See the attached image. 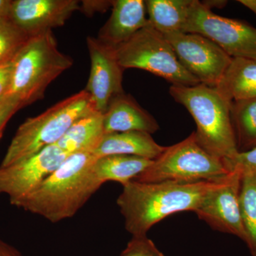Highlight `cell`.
I'll list each match as a JSON object with an SVG mask.
<instances>
[{"label": "cell", "instance_id": "f546056e", "mask_svg": "<svg viewBox=\"0 0 256 256\" xmlns=\"http://www.w3.org/2000/svg\"><path fill=\"white\" fill-rule=\"evenodd\" d=\"M12 2L11 0H0V18L9 16Z\"/></svg>", "mask_w": 256, "mask_h": 256}, {"label": "cell", "instance_id": "8fae6325", "mask_svg": "<svg viewBox=\"0 0 256 256\" xmlns=\"http://www.w3.org/2000/svg\"><path fill=\"white\" fill-rule=\"evenodd\" d=\"M69 154L53 144L10 166H0V195H6L14 205L36 190Z\"/></svg>", "mask_w": 256, "mask_h": 256}, {"label": "cell", "instance_id": "8992f818", "mask_svg": "<svg viewBox=\"0 0 256 256\" xmlns=\"http://www.w3.org/2000/svg\"><path fill=\"white\" fill-rule=\"evenodd\" d=\"M229 172L225 162L202 148L194 132L181 142L166 146L161 156L133 180L195 183L216 180Z\"/></svg>", "mask_w": 256, "mask_h": 256}, {"label": "cell", "instance_id": "ffe728a7", "mask_svg": "<svg viewBox=\"0 0 256 256\" xmlns=\"http://www.w3.org/2000/svg\"><path fill=\"white\" fill-rule=\"evenodd\" d=\"M148 22L162 34L183 32L192 0H148Z\"/></svg>", "mask_w": 256, "mask_h": 256}, {"label": "cell", "instance_id": "4fadbf2b", "mask_svg": "<svg viewBox=\"0 0 256 256\" xmlns=\"http://www.w3.org/2000/svg\"><path fill=\"white\" fill-rule=\"evenodd\" d=\"M77 0H14L9 18L30 36L60 28L75 12L80 10Z\"/></svg>", "mask_w": 256, "mask_h": 256}, {"label": "cell", "instance_id": "e0dca14e", "mask_svg": "<svg viewBox=\"0 0 256 256\" xmlns=\"http://www.w3.org/2000/svg\"><path fill=\"white\" fill-rule=\"evenodd\" d=\"M216 90L229 102L256 97V57L232 58Z\"/></svg>", "mask_w": 256, "mask_h": 256}, {"label": "cell", "instance_id": "5bb4252c", "mask_svg": "<svg viewBox=\"0 0 256 256\" xmlns=\"http://www.w3.org/2000/svg\"><path fill=\"white\" fill-rule=\"evenodd\" d=\"M146 2L142 0H116L112 13L99 32V40L116 48L128 41L148 24Z\"/></svg>", "mask_w": 256, "mask_h": 256}, {"label": "cell", "instance_id": "603a6c76", "mask_svg": "<svg viewBox=\"0 0 256 256\" xmlns=\"http://www.w3.org/2000/svg\"><path fill=\"white\" fill-rule=\"evenodd\" d=\"M9 16L0 18V64L12 62L31 38Z\"/></svg>", "mask_w": 256, "mask_h": 256}, {"label": "cell", "instance_id": "9a60e30c", "mask_svg": "<svg viewBox=\"0 0 256 256\" xmlns=\"http://www.w3.org/2000/svg\"><path fill=\"white\" fill-rule=\"evenodd\" d=\"M102 116L106 134L130 131L151 134L160 129L154 117L124 92L112 99Z\"/></svg>", "mask_w": 256, "mask_h": 256}, {"label": "cell", "instance_id": "3957f363", "mask_svg": "<svg viewBox=\"0 0 256 256\" xmlns=\"http://www.w3.org/2000/svg\"><path fill=\"white\" fill-rule=\"evenodd\" d=\"M170 94L192 114L196 124V140L202 148L225 163L238 154L230 102L214 88L202 84L194 86L172 85Z\"/></svg>", "mask_w": 256, "mask_h": 256}, {"label": "cell", "instance_id": "f1b7e54d", "mask_svg": "<svg viewBox=\"0 0 256 256\" xmlns=\"http://www.w3.org/2000/svg\"><path fill=\"white\" fill-rule=\"evenodd\" d=\"M0 256H23L21 252L9 244L0 240Z\"/></svg>", "mask_w": 256, "mask_h": 256}, {"label": "cell", "instance_id": "83f0119b", "mask_svg": "<svg viewBox=\"0 0 256 256\" xmlns=\"http://www.w3.org/2000/svg\"><path fill=\"white\" fill-rule=\"evenodd\" d=\"M114 1H82L80 10L86 15H92L96 12H104L112 6Z\"/></svg>", "mask_w": 256, "mask_h": 256}, {"label": "cell", "instance_id": "7402d4cb", "mask_svg": "<svg viewBox=\"0 0 256 256\" xmlns=\"http://www.w3.org/2000/svg\"><path fill=\"white\" fill-rule=\"evenodd\" d=\"M239 204L245 242L250 254L256 256V176L254 175L242 174Z\"/></svg>", "mask_w": 256, "mask_h": 256}, {"label": "cell", "instance_id": "7c38bea8", "mask_svg": "<svg viewBox=\"0 0 256 256\" xmlns=\"http://www.w3.org/2000/svg\"><path fill=\"white\" fill-rule=\"evenodd\" d=\"M86 42L90 70L85 89L90 94L96 110L104 114L112 99L124 92L122 82L124 69L120 65L114 47L97 37L88 36Z\"/></svg>", "mask_w": 256, "mask_h": 256}, {"label": "cell", "instance_id": "277c9868", "mask_svg": "<svg viewBox=\"0 0 256 256\" xmlns=\"http://www.w3.org/2000/svg\"><path fill=\"white\" fill-rule=\"evenodd\" d=\"M13 72L8 96L22 108L44 98L48 86L73 66L60 52L52 30L32 36L12 60Z\"/></svg>", "mask_w": 256, "mask_h": 256}, {"label": "cell", "instance_id": "52a82bcc", "mask_svg": "<svg viewBox=\"0 0 256 256\" xmlns=\"http://www.w3.org/2000/svg\"><path fill=\"white\" fill-rule=\"evenodd\" d=\"M116 57L124 69L138 68L165 79L172 86L200 84L182 65L172 46L148 22L128 41L116 47Z\"/></svg>", "mask_w": 256, "mask_h": 256}, {"label": "cell", "instance_id": "30bf717a", "mask_svg": "<svg viewBox=\"0 0 256 256\" xmlns=\"http://www.w3.org/2000/svg\"><path fill=\"white\" fill-rule=\"evenodd\" d=\"M240 182L242 174L235 170L213 180L194 213L214 230L232 234L245 242L239 204Z\"/></svg>", "mask_w": 256, "mask_h": 256}, {"label": "cell", "instance_id": "9c48e42d", "mask_svg": "<svg viewBox=\"0 0 256 256\" xmlns=\"http://www.w3.org/2000/svg\"><path fill=\"white\" fill-rule=\"evenodd\" d=\"M184 68L200 84L216 88L232 58L214 42L198 34H171L164 36Z\"/></svg>", "mask_w": 256, "mask_h": 256}, {"label": "cell", "instance_id": "4dcf8cb0", "mask_svg": "<svg viewBox=\"0 0 256 256\" xmlns=\"http://www.w3.org/2000/svg\"><path fill=\"white\" fill-rule=\"evenodd\" d=\"M227 1L220 0V1H204L202 2V4L206 6L207 8L210 10L212 8H223L227 4Z\"/></svg>", "mask_w": 256, "mask_h": 256}, {"label": "cell", "instance_id": "d4e9b609", "mask_svg": "<svg viewBox=\"0 0 256 256\" xmlns=\"http://www.w3.org/2000/svg\"><path fill=\"white\" fill-rule=\"evenodd\" d=\"M229 171L235 170L242 174L256 176V148L245 152H238L233 159L226 162Z\"/></svg>", "mask_w": 256, "mask_h": 256}, {"label": "cell", "instance_id": "484cf974", "mask_svg": "<svg viewBox=\"0 0 256 256\" xmlns=\"http://www.w3.org/2000/svg\"><path fill=\"white\" fill-rule=\"evenodd\" d=\"M12 72V60L0 64V97L8 96L11 86Z\"/></svg>", "mask_w": 256, "mask_h": 256}, {"label": "cell", "instance_id": "cb8c5ba5", "mask_svg": "<svg viewBox=\"0 0 256 256\" xmlns=\"http://www.w3.org/2000/svg\"><path fill=\"white\" fill-rule=\"evenodd\" d=\"M119 256H164L146 236H132Z\"/></svg>", "mask_w": 256, "mask_h": 256}, {"label": "cell", "instance_id": "2e32d148", "mask_svg": "<svg viewBox=\"0 0 256 256\" xmlns=\"http://www.w3.org/2000/svg\"><path fill=\"white\" fill-rule=\"evenodd\" d=\"M165 148L158 144L149 133L130 131L106 134L92 154L97 158L124 154L154 160L161 156Z\"/></svg>", "mask_w": 256, "mask_h": 256}, {"label": "cell", "instance_id": "1f68e13d", "mask_svg": "<svg viewBox=\"0 0 256 256\" xmlns=\"http://www.w3.org/2000/svg\"><path fill=\"white\" fill-rule=\"evenodd\" d=\"M240 4L246 6L256 14V0H238Z\"/></svg>", "mask_w": 256, "mask_h": 256}, {"label": "cell", "instance_id": "4316f807", "mask_svg": "<svg viewBox=\"0 0 256 256\" xmlns=\"http://www.w3.org/2000/svg\"><path fill=\"white\" fill-rule=\"evenodd\" d=\"M21 108L22 106L20 102L12 98L9 104L0 111V138L2 136L5 126L8 124V121L11 119L15 112Z\"/></svg>", "mask_w": 256, "mask_h": 256}, {"label": "cell", "instance_id": "44dd1931", "mask_svg": "<svg viewBox=\"0 0 256 256\" xmlns=\"http://www.w3.org/2000/svg\"><path fill=\"white\" fill-rule=\"evenodd\" d=\"M230 119L238 152L256 148V97L230 102Z\"/></svg>", "mask_w": 256, "mask_h": 256}, {"label": "cell", "instance_id": "ba28073f", "mask_svg": "<svg viewBox=\"0 0 256 256\" xmlns=\"http://www.w3.org/2000/svg\"><path fill=\"white\" fill-rule=\"evenodd\" d=\"M183 32L206 37L232 58L256 57V28L245 22L218 16L198 0H192Z\"/></svg>", "mask_w": 256, "mask_h": 256}, {"label": "cell", "instance_id": "d6986e66", "mask_svg": "<svg viewBox=\"0 0 256 256\" xmlns=\"http://www.w3.org/2000/svg\"><path fill=\"white\" fill-rule=\"evenodd\" d=\"M152 161L140 156L114 154L97 158L92 170L102 184L112 181L124 185L143 172Z\"/></svg>", "mask_w": 256, "mask_h": 256}, {"label": "cell", "instance_id": "d6a6232c", "mask_svg": "<svg viewBox=\"0 0 256 256\" xmlns=\"http://www.w3.org/2000/svg\"><path fill=\"white\" fill-rule=\"evenodd\" d=\"M12 99V97H10L9 96H2V97H0V111L2 110L5 106L9 104Z\"/></svg>", "mask_w": 256, "mask_h": 256}, {"label": "cell", "instance_id": "ac0fdd59", "mask_svg": "<svg viewBox=\"0 0 256 256\" xmlns=\"http://www.w3.org/2000/svg\"><path fill=\"white\" fill-rule=\"evenodd\" d=\"M104 116L94 111L72 124L56 146L68 154L94 152L105 137Z\"/></svg>", "mask_w": 256, "mask_h": 256}, {"label": "cell", "instance_id": "6da1fadb", "mask_svg": "<svg viewBox=\"0 0 256 256\" xmlns=\"http://www.w3.org/2000/svg\"><path fill=\"white\" fill-rule=\"evenodd\" d=\"M96 159L87 152L69 154L36 190L14 206L52 223L72 218L102 185L92 170Z\"/></svg>", "mask_w": 256, "mask_h": 256}, {"label": "cell", "instance_id": "5b68a950", "mask_svg": "<svg viewBox=\"0 0 256 256\" xmlns=\"http://www.w3.org/2000/svg\"><path fill=\"white\" fill-rule=\"evenodd\" d=\"M96 110L86 89L69 96L18 127L0 166H10L56 144L74 122Z\"/></svg>", "mask_w": 256, "mask_h": 256}, {"label": "cell", "instance_id": "7a4b0ae2", "mask_svg": "<svg viewBox=\"0 0 256 256\" xmlns=\"http://www.w3.org/2000/svg\"><path fill=\"white\" fill-rule=\"evenodd\" d=\"M212 182L144 183L131 180L122 185L117 200L124 228L132 236H146L153 226L169 216L194 212Z\"/></svg>", "mask_w": 256, "mask_h": 256}]
</instances>
